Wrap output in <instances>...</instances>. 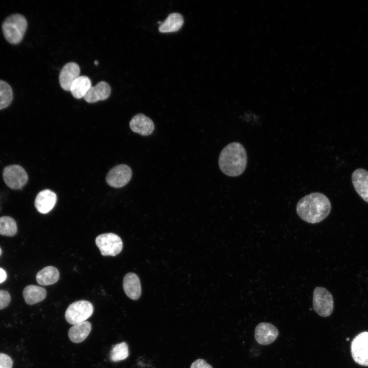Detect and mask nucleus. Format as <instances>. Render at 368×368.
<instances>
[{
  "label": "nucleus",
  "mask_w": 368,
  "mask_h": 368,
  "mask_svg": "<svg viewBox=\"0 0 368 368\" xmlns=\"http://www.w3.org/2000/svg\"><path fill=\"white\" fill-rule=\"evenodd\" d=\"M190 368H213L211 365L202 359L196 360L191 364Z\"/></svg>",
  "instance_id": "nucleus-27"
},
{
  "label": "nucleus",
  "mask_w": 368,
  "mask_h": 368,
  "mask_svg": "<svg viewBox=\"0 0 368 368\" xmlns=\"http://www.w3.org/2000/svg\"><path fill=\"white\" fill-rule=\"evenodd\" d=\"M13 99L11 86L5 81L0 80V110L9 106Z\"/></svg>",
  "instance_id": "nucleus-22"
},
{
  "label": "nucleus",
  "mask_w": 368,
  "mask_h": 368,
  "mask_svg": "<svg viewBox=\"0 0 368 368\" xmlns=\"http://www.w3.org/2000/svg\"><path fill=\"white\" fill-rule=\"evenodd\" d=\"M27 27L26 18L19 13L9 15L2 25L4 37L11 44H17L22 40Z\"/></svg>",
  "instance_id": "nucleus-3"
},
{
  "label": "nucleus",
  "mask_w": 368,
  "mask_h": 368,
  "mask_svg": "<svg viewBox=\"0 0 368 368\" xmlns=\"http://www.w3.org/2000/svg\"><path fill=\"white\" fill-rule=\"evenodd\" d=\"M129 355L128 347L125 342L115 344L111 349L109 358L112 362H118L127 358Z\"/></svg>",
  "instance_id": "nucleus-24"
},
{
  "label": "nucleus",
  "mask_w": 368,
  "mask_h": 368,
  "mask_svg": "<svg viewBox=\"0 0 368 368\" xmlns=\"http://www.w3.org/2000/svg\"><path fill=\"white\" fill-rule=\"evenodd\" d=\"M123 289L125 294L131 299L136 300L141 294V286L138 276L132 272L127 273L123 279Z\"/></svg>",
  "instance_id": "nucleus-16"
},
{
  "label": "nucleus",
  "mask_w": 368,
  "mask_h": 368,
  "mask_svg": "<svg viewBox=\"0 0 368 368\" xmlns=\"http://www.w3.org/2000/svg\"><path fill=\"white\" fill-rule=\"evenodd\" d=\"M331 202L324 194L311 193L302 198L296 205V212L304 221L315 224L321 222L330 214Z\"/></svg>",
  "instance_id": "nucleus-1"
},
{
  "label": "nucleus",
  "mask_w": 368,
  "mask_h": 368,
  "mask_svg": "<svg viewBox=\"0 0 368 368\" xmlns=\"http://www.w3.org/2000/svg\"><path fill=\"white\" fill-rule=\"evenodd\" d=\"M3 177L7 186L13 190L21 189L28 180L27 172L18 165L6 167L3 170Z\"/></svg>",
  "instance_id": "nucleus-7"
},
{
  "label": "nucleus",
  "mask_w": 368,
  "mask_h": 368,
  "mask_svg": "<svg viewBox=\"0 0 368 368\" xmlns=\"http://www.w3.org/2000/svg\"><path fill=\"white\" fill-rule=\"evenodd\" d=\"M80 69L78 64L70 62L65 64L61 68L59 76V83L64 90L68 91L73 82L80 76Z\"/></svg>",
  "instance_id": "nucleus-10"
},
{
  "label": "nucleus",
  "mask_w": 368,
  "mask_h": 368,
  "mask_svg": "<svg viewBox=\"0 0 368 368\" xmlns=\"http://www.w3.org/2000/svg\"><path fill=\"white\" fill-rule=\"evenodd\" d=\"M91 329V324L86 320L75 324L71 327L68 332V336L73 342L80 343L86 339Z\"/></svg>",
  "instance_id": "nucleus-17"
},
{
  "label": "nucleus",
  "mask_w": 368,
  "mask_h": 368,
  "mask_svg": "<svg viewBox=\"0 0 368 368\" xmlns=\"http://www.w3.org/2000/svg\"><path fill=\"white\" fill-rule=\"evenodd\" d=\"M110 93L109 84L105 81H100L95 86H91L83 98L87 103H93L107 99Z\"/></svg>",
  "instance_id": "nucleus-15"
},
{
  "label": "nucleus",
  "mask_w": 368,
  "mask_h": 368,
  "mask_svg": "<svg viewBox=\"0 0 368 368\" xmlns=\"http://www.w3.org/2000/svg\"><path fill=\"white\" fill-rule=\"evenodd\" d=\"M352 181L356 192L368 203V171L362 168L356 169L352 174Z\"/></svg>",
  "instance_id": "nucleus-13"
},
{
  "label": "nucleus",
  "mask_w": 368,
  "mask_h": 368,
  "mask_svg": "<svg viewBox=\"0 0 368 368\" xmlns=\"http://www.w3.org/2000/svg\"><path fill=\"white\" fill-rule=\"evenodd\" d=\"M182 15L177 12L170 13L159 25L158 30L162 33L176 32L179 30L183 24Z\"/></svg>",
  "instance_id": "nucleus-19"
},
{
  "label": "nucleus",
  "mask_w": 368,
  "mask_h": 368,
  "mask_svg": "<svg viewBox=\"0 0 368 368\" xmlns=\"http://www.w3.org/2000/svg\"><path fill=\"white\" fill-rule=\"evenodd\" d=\"M57 201L56 194L49 189L39 192L34 202L36 210L41 214H47L54 207Z\"/></svg>",
  "instance_id": "nucleus-12"
},
{
  "label": "nucleus",
  "mask_w": 368,
  "mask_h": 368,
  "mask_svg": "<svg viewBox=\"0 0 368 368\" xmlns=\"http://www.w3.org/2000/svg\"><path fill=\"white\" fill-rule=\"evenodd\" d=\"M7 278V273L5 270L0 267V284L4 282Z\"/></svg>",
  "instance_id": "nucleus-28"
},
{
  "label": "nucleus",
  "mask_w": 368,
  "mask_h": 368,
  "mask_svg": "<svg viewBox=\"0 0 368 368\" xmlns=\"http://www.w3.org/2000/svg\"><path fill=\"white\" fill-rule=\"evenodd\" d=\"M97 61H95V63L96 64H97L98 63V62H97Z\"/></svg>",
  "instance_id": "nucleus-30"
},
{
  "label": "nucleus",
  "mask_w": 368,
  "mask_h": 368,
  "mask_svg": "<svg viewBox=\"0 0 368 368\" xmlns=\"http://www.w3.org/2000/svg\"><path fill=\"white\" fill-rule=\"evenodd\" d=\"M279 331L272 324L261 323L256 327L255 337L258 343L268 345L273 342L277 338Z\"/></svg>",
  "instance_id": "nucleus-11"
},
{
  "label": "nucleus",
  "mask_w": 368,
  "mask_h": 368,
  "mask_svg": "<svg viewBox=\"0 0 368 368\" xmlns=\"http://www.w3.org/2000/svg\"><path fill=\"white\" fill-rule=\"evenodd\" d=\"M59 278V273L57 269L54 266H48L37 272L36 280L39 285L47 286L57 282Z\"/></svg>",
  "instance_id": "nucleus-20"
},
{
  "label": "nucleus",
  "mask_w": 368,
  "mask_h": 368,
  "mask_svg": "<svg viewBox=\"0 0 368 368\" xmlns=\"http://www.w3.org/2000/svg\"><path fill=\"white\" fill-rule=\"evenodd\" d=\"M11 296L6 290H0V310L6 308L10 304Z\"/></svg>",
  "instance_id": "nucleus-25"
},
{
  "label": "nucleus",
  "mask_w": 368,
  "mask_h": 368,
  "mask_svg": "<svg viewBox=\"0 0 368 368\" xmlns=\"http://www.w3.org/2000/svg\"><path fill=\"white\" fill-rule=\"evenodd\" d=\"M96 245L104 256H115L119 254L123 248V242L117 235L109 233L102 234L97 237Z\"/></svg>",
  "instance_id": "nucleus-6"
},
{
  "label": "nucleus",
  "mask_w": 368,
  "mask_h": 368,
  "mask_svg": "<svg viewBox=\"0 0 368 368\" xmlns=\"http://www.w3.org/2000/svg\"><path fill=\"white\" fill-rule=\"evenodd\" d=\"M351 350L354 360L362 366H368V331L358 334L351 342Z\"/></svg>",
  "instance_id": "nucleus-8"
},
{
  "label": "nucleus",
  "mask_w": 368,
  "mask_h": 368,
  "mask_svg": "<svg viewBox=\"0 0 368 368\" xmlns=\"http://www.w3.org/2000/svg\"><path fill=\"white\" fill-rule=\"evenodd\" d=\"M129 126L133 132L143 136L152 134L154 130L153 121L143 113L134 116L130 121Z\"/></svg>",
  "instance_id": "nucleus-14"
},
{
  "label": "nucleus",
  "mask_w": 368,
  "mask_h": 368,
  "mask_svg": "<svg viewBox=\"0 0 368 368\" xmlns=\"http://www.w3.org/2000/svg\"><path fill=\"white\" fill-rule=\"evenodd\" d=\"M2 251L1 248H0V256L2 255Z\"/></svg>",
  "instance_id": "nucleus-29"
},
{
  "label": "nucleus",
  "mask_w": 368,
  "mask_h": 368,
  "mask_svg": "<svg viewBox=\"0 0 368 368\" xmlns=\"http://www.w3.org/2000/svg\"><path fill=\"white\" fill-rule=\"evenodd\" d=\"M91 86L90 79L86 76H81L73 82L70 91L74 98L80 99L84 98Z\"/></svg>",
  "instance_id": "nucleus-21"
},
{
  "label": "nucleus",
  "mask_w": 368,
  "mask_h": 368,
  "mask_svg": "<svg viewBox=\"0 0 368 368\" xmlns=\"http://www.w3.org/2000/svg\"><path fill=\"white\" fill-rule=\"evenodd\" d=\"M131 176V168L128 165L121 164L112 168L108 172L106 179L110 186L118 188L128 183Z\"/></svg>",
  "instance_id": "nucleus-9"
},
{
  "label": "nucleus",
  "mask_w": 368,
  "mask_h": 368,
  "mask_svg": "<svg viewBox=\"0 0 368 368\" xmlns=\"http://www.w3.org/2000/svg\"><path fill=\"white\" fill-rule=\"evenodd\" d=\"M93 312L94 307L90 302L79 300L69 305L65 313V318L67 323L74 325L86 321Z\"/></svg>",
  "instance_id": "nucleus-4"
},
{
  "label": "nucleus",
  "mask_w": 368,
  "mask_h": 368,
  "mask_svg": "<svg viewBox=\"0 0 368 368\" xmlns=\"http://www.w3.org/2000/svg\"><path fill=\"white\" fill-rule=\"evenodd\" d=\"M313 310L320 316L327 317L334 309V301L331 293L323 287H316L313 291Z\"/></svg>",
  "instance_id": "nucleus-5"
},
{
  "label": "nucleus",
  "mask_w": 368,
  "mask_h": 368,
  "mask_svg": "<svg viewBox=\"0 0 368 368\" xmlns=\"http://www.w3.org/2000/svg\"><path fill=\"white\" fill-rule=\"evenodd\" d=\"M247 157L244 147L240 143L228 144L221 151L218 160L221 171L229 176H237L245 170Z\"/></svg>",
  "instance_id": "nucleus-2"
},
{
  "label": "nucleus",
  "mask_w": 368,
  "mask_h": 368,
  "mask_svg": "<svg viewBox=\"0 0 368 368\" xmlns=\"http://www.w3.org/2000/svg\"><path fill=\"white\" fill-rule=\"evenodd\" d=\"M13 360L8 355L0 353V368H12Z\"/></svg>",
  "instance_id": "nucleus-26"
},
{
  "label": "nucleus",
  "mask_w": 368,
  "mask_h": 368,
  "mask_svg": "<svg viewBox=\"0 0 368 368\" xmlns=\"http://www.w3.org/2000/svg\"><path fill=\"white\" fill-rule=\"evenodd\" d=\"M15 220L10 216L0 217V235L12 237L17 233Z\"/></svg>",
  "instance_id": "nucleus-23"
},
{
  "label": "nucleus",
  "mask_w": 368,
  "mask_h": 368,
  "mask_svg": "<svg viewBox=\"0 0 368 368\" xmlns=\"http://www.w3.org/2000/svg\"><path fill=\"white\" fill-rule=\"evenodd\" d=\"M22 294L25 302L32 305L42 301L47 296V291L42 287L30 285L24 288Z\"/></svg>",
  "instance_id": "nucleus-18"
},
{
  "label": "nucleus",
  "mask_w": 368,
  "mask_h": 368,
  "mask_svg": "<svg viewBox=\"0 0 368 368\" xmlns=\"http://www.w3.org/2000/svg\"><path fill=\"white\" fill-rule=\"evenodd\" d=\"M349 340V338H347V340Z\"/></svg>",
  "instance_id": "nucleus-31"
}]
</instances>
